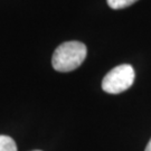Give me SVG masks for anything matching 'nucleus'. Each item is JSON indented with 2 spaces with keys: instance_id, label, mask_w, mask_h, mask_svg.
Returning <instances> with one entry per match:
<instances>
[{
  "instance_id": "423d86ee",
  "label": "nucleus",
  "mask_w": 151,
  "mask_h": 151,
  "mask_svg": "<svg viewBox=\"0 0 151 151\" xmlns=\"http://www.w3.org/2000/svg\"><path fill=\"white\" fill-rule=\"evenodd\" d=\"M32 151H40V150H32Z\"/></svg>"
},
{
  "instance_id": "f257e3e1",
  "label": "nucleus",
  "mask_w": 151,
  "mask_h": 151,
  "mask_svg": "<svg viewBox=\"0 0 151 151\" xmlns=\"http://www.w3.org/2000/svg\"><path fill=\"white\" fill-rule=\"evenodd\" d=\"M87 54L86 46L81 42H65L55 49L52 65L54 70L67 73L80 67Z\"/></svg>"
},
{
  "instance_id": "7ed1b4c3",
  "label": "nucleus",
  "mask_w": 151,
  "mask_h": 151,
  "mask_svg": "<svg viewBox=\"0 0 151 151\" xmlns=\"http://www.w3.org/2000/svg\"><path fill=\"white\" fill-rule=\"evenodd\" d=\"M0 151H17L16 142L9 135L0 134Z\"/></svg>"
},
{
  "instance_id": "39448f33",
  "label": "nucleus",
  "mask_w": 151,
  "mask_h": 151,
  "mask_svg": "<svg viewBox=\"0 0 151 151\" xmlns=\"http://www.w3.org/2000/svg\"><path fill=\"white\" fill-rule=\"evenodd\" d=\"M145 151H151V139H150V141L148 142V145H147L146 150H145Z\"/></svg>"
},
{
  "instance_id": "20e7f679",
  "label": "nucleus",
  "mask_w": 151,
  "mask_h": 151,
  "mask_svg": "<svg viewBox=\"0 0 151 151\" xmlns=\"http://www.w3.org/2000/svg\"><path fill=\"white\" fill-rule=\"evenodd\" d=\"M138 0H106L109 7L112 9H123L133 5Z\"/></svg>"
},
{
  "instance_id": "f03ea898",
  "label": "nucleus",
  "mask_w": 151,
  "mask_h": 151,
  "mask_svg": "<svg viewBox=\"0 0 151 151\" xmlns=\"http://www.w3.org/2000/svg\"><path fill=\"white\" fill-rule=\"evenodd\" d=\"M135 73L129 64H122L114 67L104 76L102 88L109 94H119L132 86Z\"/></svg>"
}]
</instances>
